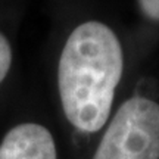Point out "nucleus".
I'll use <instances>...</instances> for the list:
<instances>
[{
	"label": "nucleus",
	"instance_id": "f257e3e1",
	"mask_svg": "<svg viewBox=\"0 0 159 159\" xmlns=\"http://www.w3.org/2000/svg\"><path fill=\"white\" fill-rule=\"evenodd\" d=\"M122 68L121 43L108 25L89 21L71 33L59 59L57 85L75 128L94 133L106 124Z\"/></svg>",
	"mask_w": 159,
	"mask_h": 159
},
{
	"label": "nucleus",
	"instance_id": "f03ea898",
	"mask_svg": "<svg viewBox=\"0 0 159 159\" xmlns=\"http://www.w3.org/2000/svg\"><path fill=\"white\" fill-rule=\"evenodd\" d=\"M93 159H159V105L134 96L112 118Z\"/></svg>",
	"mask_w": 159,
	"mask_h": 159
},
{
	"label": "nucleus",
	"instance_id": "7ed1b4c3",
	"mask_svg": "<svg viewBox=\"0 0 159 159\" xmlns=\"http://www.w3.org/2000/svg\"><path fill=\"white\" fill-rule=\"evenodd\" d=\"M0 159H56L55 140L43 125H16L0 144Z\"/></svg>",
	"mask_w": 159,
	"mask_h": 159
},
{
	"label": "nucleus",
	"instance_id": "20e7f679",
	"mask_svg": "<svg viewBox=\"0 0 159 159\" xmlns=\"http://www.w3.org/2000/svg\"><path fill=\"white\" fill-rule=\"evenodd\" d=\"M12 63V49L5 35L0 33V83L5 80L11 69Z\"/></svg>",
	"mask_w": 159,
	"mask_h": 159
},
{
	"label": "nucleus",
	"instance_id": "39448f33",
	"mask_svg": "<svg viewBox=\"0 0 159 159\" xmlns=\"http://www.w3.org/2000/svg\"><path fill=\"white\" fill-rule=\"evenodd\" d=\"M139 5L144 16L159 22V0H139Z\"/></svg>",
	"mask_w": 159,
	"mask_h": 159
}]
</instances>
